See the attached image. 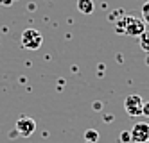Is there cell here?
I'll return each instance as SVG.
<instances>
[{
	"label": "cell",
	"mask_w": 149,
	"mask_h": 143,
	"mask_svg": "<svg viewBox=\"0 0 149 143\" xmlns=\"http://www.w3.org/2000/svg\"><path fill=\"white\" fill-rule=\"evenodd\" d=\"M16 133L20 136H24V138H29L31 134H34V131H36V122L31 116H25L22 115L18 120H16Z\"/></svg>",
	"instance_id": "cell-4"
},
{
	"label": "cell",
	"mask_w": 149,
	"mask_h": 143,
	"mask_svg": "<svg viewBox=\"0 0 149 143\" xmlns=\"http://www.w3.org/2000/svg\"><path fill=\"white\" fill-rule=\"evenodd\" d=\"M142 116L149 118V102H144V106H142Z\"/></svg>",
	"instance_id": "cell-11"
},
{
	"label": "cell",
	"mask_w": 149,
	"mask_h": 143,
	"mask_svg": "<svg viewBox=\"0 0 149 143\" xmlns=\"http://www.w3.org/2000/svg\"><path fill=\"white\" fill-rule=\"evenodd\" d=\"M84 140H86V143H95L99 140V133L93 131V129H88L86 133H84Z\"/></svg>",
	"instance_id": "cell-8"
},
{
	"label": "cell",
	"mask_w": 149,
	"mask_h": 143,
	"mask_svg": "<svg viewBox=\"0 0 149 143\" xmlns=\"http://www.w3.org/2000/svg\"><path fill=\"white\" fill-rule=\"evenodd\" d=\"M119 140H120V143H131V133H120V136H119Z\"/></svg>",
	"instance_id": "cell-10"
},
{
	"label": "cell",
	"mask_w": 149,
	"mask_h": 143,
	"mask_svg": "<svg viewBox=\"0 0 149 143\" xmlns=\"http://www.w3.org/2000/svg\"><path fill=\"white\" fill-rule=\"evenodd\" d=\"M138 43H140V48L144 52H149V30H144L140 36H138Z\"/></svg>",
	"instance_id": "cell-7"
},
{
	"label": "cell",
	"mask_w": 149,
	"mask_h": 143,
	"mask_svg": "<svg viewBox=\"0 0 149 143\" xmlns=\"http://www.w3.org/2000/svg\"><path fill=\"white\" fill-rule=\"evenodd\" d=\"M20 43L27 50H40L41 45H43V36L36 29H25L20 36Z\"/></svg>",
	"instance_id": "cell-2"
},
{
	"label": "cell",
	"mask_w": 149,
	"mask_h": 143,
	"mask_svg": "<svg viewBox=\"0 0 149 143\" xmlns=\"http://www.w3.org/2000/svg\"><path fill=\"white\" fill-rule=\"evenodd\" d=\"M131 133V141L133 143H149V124L138 122L133 125Z\"/></svg>",
	"instance_id": "cell-5"
},
{
	"label": "cell",
	"mask_w": 149,
	"mask_h": 143,
	"mask_svg": "<svg viewBox=\"0 0 149 143\" xmlns=\"http://www.w3.org/2000/svg\"><path fill=\"white\" fill-rule=\"evenodd\" d=\"M117 30L120 34H127V36H140L146 30V21L142 20V16H133V15H126L117 21Z\"/></svg>",
	"instance_id": "cell-1"
},
{
	"label": "cell",
	"mask_w": 149,
	"mask_h": 143,
	"mask_svg": "<svg viewBox=\"0 0 149 143\" xmlns=\"http://www.w3.org/2000/svg\"><path fill=\"white\" fill-rule=\"evenodd\" d=\"M142 106H144V98L140 95H127L124 98V109L130 116H140Z\"/></svg>",
	"instance_id": "cell-3"
},
{
	"label": "cell",
	"mask_w": 149,
	"mask_h": 143,
	"mask_svg": "<svg viewBox=\"0 0 149 143\" xmlns=\"http://www.w3.org/2000/svg\"><path fill=\"white\" fill-rule=\"evenodd\" d=\"M77 11L81 15H92L95 11L93 0H77Z\"/></svg>",
	"instance_id": "cell-6"
},
{
	"label": "cell",
	"mask_w": 149,
	"mask_h": 143,
	"mask_svg": "<svg viewBox=\"0 0 149 143\" xmlns=\"http://www.w3.org/2000/svg\"><path fill=\"white\" fill-rule=\"evenodd\" d=\"M140 16H142V20L146 21V25H149V0L142 6V9H140Z\"/></svg>",
	"instance_id": "cell-9"
}]
</instances>
